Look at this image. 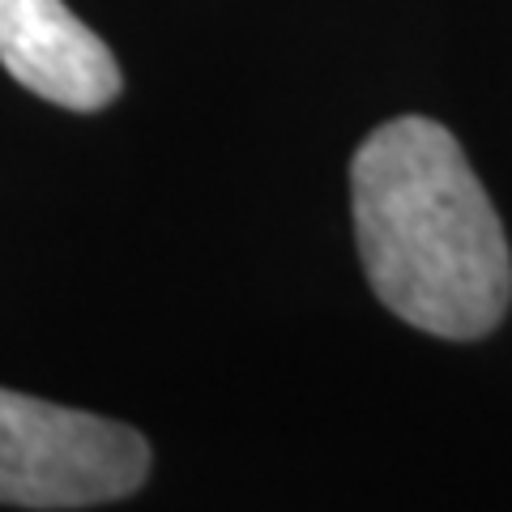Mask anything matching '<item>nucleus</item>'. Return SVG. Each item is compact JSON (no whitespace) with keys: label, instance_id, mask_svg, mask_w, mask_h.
<instances>
[{"label":"nucleus","instance_id":"nucleus-1","mask_svg":"<svg viewBox=\"0 0 512 512\" xmlns=\"http://www.w3.org/2000/svg\"><path fill=\"white\" fill-rule=\"evenodd\" d=\"M350 205L367 282L406 325L483 338L512 303V252L487 188L444 124L402 116L363 137Z\"/></svg>","mask_w":512,"mask_h":512},{"label":"nucleus","instance_id":"nucleus-2","mask_svg":"<svg viewBox=\"0 0 512 512\" xmlns=\"http://www.w3.org/2000/svg\"><path fill=\"white\" fill-rule=\"evenodd\" d=\"M146 474L150 444L141 431L0 389V504H111L133 495Z\"/></svg>","mask_w":512,"mask_h":512},{"label":"nucleus","instance_id":"nucleus-3","mask_svg":"<svg viewBox=\"0 0 512 512\" xmlns=\"http://www.w3.org/2000/svg\"><path fill=\"white\" fill-rule=\"evenodd\" d=\"M0 64L69 111H99L120 94L111 47L64 0H0Z\"/></svg>","mask_w":512,"mask_h":512}]
</instances>
